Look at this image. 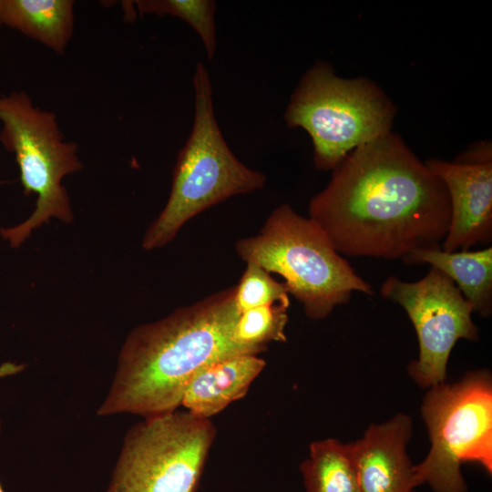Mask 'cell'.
Returning <instances> with one entry per match:
<instances>
[{"mask_svg":"<svg viewBox=\"0 0 492 492\" xmlns=\"http://www.w3.org/2000/svg\"><path fill=\"white\" fill-rule=\"evenodd\" d=\"M395 108L386 94L364 77L343 78L325 62H316L291 96L284 119L312 138L314 166L335 168L354 149L390 131Z\"/></svg>","mask_w":492,"mask_h":492,"instance_id":"5b68a950","label":"cell"},{"mask_svg":"<svg viewBox=\"0 0 492 492\" xmlns=\"http://www.w3.org/2000/svg\"><path fill=\"white\" fill-rule=\"evenodd\" d=\"M300 469L306 492H363L349 443L335 438L311 443Z\"/></svg>","mask_w":492,"mask_h":492,"instance_id":"9a60e30c","label":"cell"},{"mask_svg":"<svg viewBox=\"0 0 492 492\" xmlns=\"http://www.w3.org/2000/svg\"><path fill=\"white\" fill-rule=\"evenodd\" d=\"M431 446L414 466L415 487L435 492H466V462L492 473V381L487 371L469 372L459 382L428 388L421 406Z\"/></svg>","mask_w":492,"mask_h":492,"instance_id":"52a82bcc","label":"cell"},{"mask_svg":"<svg viewBox=\"0 0 492 492\" xmlns=\"http://www.w3.org/2000/svg\"><path fill=\"white\" fill-rule=\"evenodd\" d=\"M380 294L402 306L415 330L419 356L408 364L409 375L424 388L444 383L456 342L479 338L471 303L449 277L433 267L416 282L387 277Z\"/></svg>","mask_w":492,"mask_h":492,"instance_id":"9c48e42d","label":"cell"},{"mask_svg":"<svg viewBox=\"0 0 492 492\" xmlns=\"http://www.w3.org/2000/svg\"><path fill=\"white\" fill-rule=\"evenodd\" d=\"M0 142L14 153L26 195L37 196L31 216L19 225L1 229L4 240L20 246L33 230L56 218L73 220L63 179L83 169L75 141L67 140L56 115L36 106L24 91L0 94Z\"/></svg>","mask_w":492,"mask_h":492,"instance_id":"8992f818","label":"cell"},{"mask_svg":"<svg viewBox=\"0 0 492 492\" xmlns=\"http://www.w3.org/2000/svg\"><path fill=\"white\" fill-rule=\"evenodd\" d=\"M136 6L140 15H169L188 23L200 37L208 60H211L217 47L214 14L216 3L212 0H137Z\"/></svg>","mask_w":492,"mask_h":492,"instance_id":"2e32d148","label":"cell"},{"mask_svg":"<svg viewBox=\"0 0 492 492\" xmlns=\"http://www.w3.org/2000/svg\"><path fill=\"white\" fill-rule=\"evenodd\" d=\"M289 296L283 282L276 281L272 273L255 263H246L235 285L234 300L239 312L272 304L290 306Z\"/></svg>","mask_w":492,"mask_h":492,"instance_id":"ac0fdd59","label":"cell"},{"mask_svg":"<svg viewBox=\"0 0 492 492\" xmlns=\"http://www.w3.org/2000/svg\"><path fill=\"white\" fill-rule=\"evenodd\" d=\"M235 250L246 263L280 275L312 320L326 318L354 292L374 294L323 230L288 204L274 209L258 234L239 239Z\"/></svg>","mask_w":492,"mask_h":492,"instance_id":"3957f363","label":"cell"},{"mask_svg":"<svg viewBox=\"0 0 492 492\" xmlns=\"http://www.w3.org/2000/svg\"><path fill=\"white\" fill-rule=\"evenodd\" d=\"M234 294L235 285L133 329L97 415L149 418L175 412L200 370L231 356L259 354L233 339L240 313Z\"/></svg>","mask_w":492,"mask_h":492,"instance_id":"7a4b0ae2","label":"cell"},{"mask_svg":"<svg viewBox=\"0 0 492 492\" xmlns=\"http://www.w3.org/2000/svg\"><path fill=\"white\" fill-rule=\"evenodd\" d=\"M407 265L429 264L449 277L474 313L488 317L492 313V247L478 251H446L438 248L411 252L402 260Z\"/></svg>","mask_w":492,"mask_h":492,"instance_id":"4fadbf2b","label":"cell"},{"mask_svg":"<svg viewBox=\"0 0 492 492\" xmlns=\"http://www.w3.org/2000/svg\"><path fill=\"white\" fill-rule=\"evenodd\" d=\"M24 368V365H17L12 363L4 364L0 366V377L14 374Z\"/></svg>","mask_w":492,"mask_h":492,"instance_id":"d6986e66","label":"cell"},{"mask_svg":"<svg viewBox=\"0 0 492 492\" xmlns=\"http://www.w3.org/2000/svg\"><path fill=\"white\" fill-rule=\"evenodd\" d=\"M3 21H2V16H1V0H0V28L3 26Z\"/></svg>","mask_w":492,"mask_h":492,"instance_id":"ffe728a7","label":"cell"},{"mask_svg":"<svg viewBox=\"0 0 492 492\" xmlns=\"http://www.w3.org/2000/svg\"><path fill=\"white\" fill-rule=\"evenodd\" d=\"M0 430H1V422H0ZM0 492H5L1 483H0Z\"/></svg>","mask_w":492,"mask_h":492,"instance_id":"44dd1931","label":"cell"},{"mask_svg":"<svg viewBox=\"0 0 492 492\" xmlns=\"http://www.w3.org/2000/svg\"><path fill=\"white\" fill-rule=\"evenodd\" d=\"M309 204V218L351 257L403 260L441 247L450 222L446 186L390 131L351 151Z\"/></svg>","mask_w":492,"mask_h":492,"instance_id":"6da1fadb","label":"cell"},{"mask_svg":"<svg viewBox=\"0 0 492 492\" xmlns=\"http://www.w3.org/2000/svg\"><path fill=\"white\" fill-rule=\"evenodd\" d=\"M3 25L64 55L74 34L72 0H1Z\"/></svg>","mask_w":492,"mask_h":492,"instance_id":"5bb4252c","label":"cell"},{"mask_svg":"<svg viewBox=\"0 0 492 492\" xmlns=\"http://www.w3.org/2000/svg\"><path fill=\"white\" fill-rule=\"evenodd\" d=\"M193 87L192 128L178 155L168 201L144 235L145 250L167 245L201 211L266 183V176L241 163L225 141L214 114L210 77L201 62L195 67Z\"/></svg>","mask_w":492,"mask_h":492,"instance_id":"277c9868","label":"cell"},{"mask_svg":"<svg viewBox=\"0 0 492 492\" xmlns=\"http://www.w3.org/2000/svg\"><path fill=\"white\" fill-rule=\"evenodd\" d=\"M265 365L258 354H240L213 363L190 382L181 405L196 417L210 419L242 398Z\"/></svg>","mask_w":492,"mask_h":492,"instance_id":"7c38bea8","label":"cell"},{"mask_svg":"<svg viewBox=\"0 0 492 492\" xmlns=\"http://www.w3.org/2000/svg\"><path fill=\"white\" fill-rule=\"evenodd\" d=\"M216 436L210 419L179 411L127 433L106 492H195Z\"/></svg>","mask_w":492,"mask_h":492,"instance_id":"ba28073f","label":"cell"},{"mask_svg":"<svg viewBox=\"0 0 492 492\" xmlns=\"http://www.w3.org/2000/svg\"><path fill=\"white\" fill-rule=\"evenodd\" d=\"M289 306L272 304L240 312L233 329L239 344L260 354L272 342H285Z\"/></svg>","mask_w":492,"mask_h":492,"instance_id":"e0dca14e","label":"cell"},{"mask_svg":"<svg viewBox=\"0 0 492 492\" xmlns=\"http://www.w3.org/2000/svg\"><path fill=\"white\" fill-rule=\"evenodd\" d=\"M412 420L397 414L370 425L364 436L349 443L363 492H415L414 466L406 452Z\"/></svg>","mask_w":492,"mask_h":492,"instance_id":"8fae6325","label":"cell"},{"mask_svg":"<svg viewBox=\"0 0 492 492\" xmlns=\"http://www.w3.org/2000/svg\"><path fill=\"white\" fill-rule=\"evenodd\" d=\"M428 169L446 186L450 222L441 244L446 251H466L492 240V160L453 162L430 159Z\"/></svg>","mask_w":492,"mask_h":492,"instance_id":"30bf717a","label":"cell"}]
</instances>
